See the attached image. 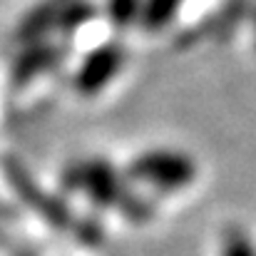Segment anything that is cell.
Listing matches in <instances>:
<instances>
[{"mask_svg": "<svg viewBox=\"0 0 256 256\" xmlns=\"http://www.w3.org/2000/svg\"><path fill=\"white\" fill-rule=\"evenodd\" d=\"M62 186L70 192H85L97 206H117L122 214L132 219H147L150 204L142 199H134L124 182L120 179L117 170L107 160H85L78 164H70L60 176Z\"/></svg>", "mask_w": 256, "mask_h": 256, "instance_id": "1", "label": "cell"}, {"mask_svg": "<svg viewBox=\"0 0 256 256\" xmlns=\"http://www.w3.org/2000/svg\"><path fill=\"white\" fill-rule=\"evenodd\" d=\"M130 176L140 179L154 189L172 192L182 189L194 182L196 176V164L189 154L174 152V150H150L140 157L132 160L130 164Z\"/></svg>", "mask_w": 256, "mask_h": 256, "instance_id": "2", "label": "cell"}, {"mask_svg": "<svg viewBox=\"0 0 256 256\" xmlns=\"http://www.w3.org/2000/svg\"><path fill=\"white\" fill-rule=\"evenodd\" d=\"M0 167L5 172V179L10 182L12 192H15L38 216H42L50 226L65 232V229H70V226L75 224V222H72V214H70V209H68V204H65L62 199L52 196L50 192L40 189V184L32 179V174L25 170L15 157L0 160Z\"/></svg>", "mask_w": 256, "mask_h": 256, "instance_id": "3", "label": "cell"}, {"mask_svg": "<svg viewBox=\"0 0 256 256\" xmlns=\"http://www.w3.org/2000/svg\"><path fill=\"white\" fill-rule=\"evenodd\" d=\"M127 60V52L120 42H102L97 45L80 65V70L75 72V90L85 97L97 94L100 90L110 85L117 72L122 70Z\"/></svg>", "mask_w": 256, "mask_h": 256, "instance_id": "4", "label": "cell"}, {"mask_svg": "<svg viewBox=\"0 0 256 256\" xmlns=\"http://www.w3.org/2000/svg\"><path fill=\"white\" fill-rule=\"evenodd\" d=\"M62 60V48L50 42V40H38V42H28V48L12 60V70H10V80L12 85H28L30 80H35L38 75L52 70L58 62Z\"/></svg>", "mask_w": 256, "mask_h": 256, "instance_id": "5", "label": "cell"}, {"mask_svg": "<svg viewBox=\"0 0 256 256\" xmlns=\"http://www.w3.org/2000/svg\"><path fill=\"white\" fill-rule=\"evenodd\" d=\"M68 0H42L38 2L15 28V40L28 45V42H38L42 40V35H48L52 28H58V18L60 10Z\"/></svg>", "mask_w": 256, "mask_h": 256, "instance_id": "6", "label": "cell"}, {"mask_svg": "<svg viewBox=\"0 0 256 256\" xmlns=\"http://www.w3.org/2000/svg\"><path fill=\"white\" fill-rule=\"evenodd\" d=\"M184 0H142V25L147 30H162L176 18V10Z\"/></svg>", "mask_w": 256, "mask_h": 256, "instance_id": "7", "label": "cell"}, {"mask_svg": "<svg viewBox=\"0 0 256 256\" xmlns=\"http://www.w3.org/2000/svg\"><path fill=\"white\" fill-rule=\"evenodd\" d=\"M94 15H97V8L90 0H68L62 5V10H60L58 30H62L65 35H72L75 30H80L82 25H87Z\"/></svg>", "mask_w": 256, "mask_h": 256, "instance_id": "8", "label": "cell"}, {"mask_svg": "<svg viewBox=\"0 0 256 256\" xmlns=\"http://www.w3.org/2000/svg\"><path fill=\"white\" fill-rule=\"evenodd\" d=\"M142 15V0H107V18L114 28H130Z\"/></svg>", "mask_w": 256, "mask_h": 256, "instance_id": "9", "label": "cell"}, {"mask_svg": "<svg viewBox=\"0 0 256 256\" xmlns=\"http://www.w3.org/2000/svg\"><path fill=\"white\" fill-rule=\"evenodd\" d=\"M222 256H256V246L242 229H232L224 234Z\"/></svg>", "mask_w": 256, "mask_h": 256, "instance_id": "10", "label": "cell"}, {"mask_svg": "<svg viewBox=\"0 0 256 256\" xmlns=\"http://www.w3.org/2000/svg\"><path fill=\"white\" fill-rule=\"evenodd\" d=\"M254 30H256V10H254ZM254 35H256V32H254Z\"/></svg>", "mask_w": 256, "mask_h": 256, "instance_id": "11", "label": "cell"}]
</instances>
